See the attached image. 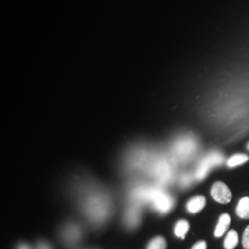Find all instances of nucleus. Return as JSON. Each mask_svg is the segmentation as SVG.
Listing matches in <instances>:
<instances>
[{
  "mask_svg": "<svg viewBox=\"0 0 249 249\" xmlns=\"http://www.w3.org/2000/svg\"><path fill=\"white\" fill-rule=\"evenodd\" d=\"M236 214L242 219H249V197L241 198L236 207Z\"/></svg>",
  "mask_w": 249,
  "mask_h": 249,
  "instance_id": "423d86ee",
  "label": "nucleus"
},
{
  "mask_svg": "<svg viewBox=\"0 0 249 249\" xmlns=\"http://www.w3.org/2000/svg\"><path fill=\"white\" fill-rule=\"evenodd\" d=\"M191 249H207V243L206 241H198Z\"/></svg>",
  "mask_w": 249,
  "mask_h": 249,
  "instance_id": "ddd939ff",
  "label": "nucleus"
},
{
  "mask_svg": "<svg viewBox=\"0 0 249 249\" xmlns=\"http://www.w3.org/2000/svg\"><path fill=\"white\" fill-rule=\"evenodd\" d=\"M211 195L213 197L214 200L222 204L229 203L232 197L231 190L223 182L214 183L211 190Z\"/></svg>",
  "mask_w": 249,
  "mask_h": 249,
  "instance_id": "f03ea898",
  "label": "nucleus"
},
{
  "mask_svg": "<svg viewBox=\"0 0 249 249\" xmlns=\"http://www.w3.org/2000/svg\"><path fill=\"white\" fill-rule=\"evenodd\" d=\"M223 160V157L221 155H210L208 156L203 162L200 164L196 172V178L198 180H201L205 178L207 173L211 166H213L215 164H220V161Z\"/></svg>",
  "mask_w": 249,
  "mask_h": 249,
  "instance_id": "7ed1b4c3",
  "label": "nucleus"
},
{
  "mask_svg": "<svg viewBox=\"0 0 249 249\" xmlns=\"http://www.w3.org/2000/svg\"><path fill=\"white\" fill-rule=\"evenodd\" d=\"M139 217H140V215L137 213V211H135L134 213H132V212L130 211L129 214L126 216V220H127L128 225L135 226L137 223H139Z\"/></svg>",
  "mask_w": 249,
  "mask_h": 249,
  "instance_id": "9b49d317",
  "label": "nucleus"
},
{
  "mask_svg": "<svg viewBox=\"0 0 249 249\" xmlns=\"http://www.w3.org/2000/svg\"><path fill=\"white\" fill-rule=\"evenodd\" d=\"M145 195L148 197H151V201L153 204V207L162 213H168L174 205L172 197L163 191L151 189V192L147 191Z\"/></svg>",
  "mask_w": 249,
  "mask_h": 249,
  "instance_id": "f257e3e1",
  "label": "nucleus"
},
{
  "mask_svg": "<svg viewBox=\"0 0 249 249\" xmlns=\"http://www.w3.org/2000/svg\"><path fill=\"white\" fill-rule=\"evenodd\" d=\"M38 249H50V248L46 244H40L39 247H38Z\"/></svg>",
  "mask_w": 249,
  "mask_h": 249,
  "instance_id": "4468645a",
  "label": "nucleus"
},
{
  "mask_svg": "<svg viewBox=\"0 0 249 249\" xmlns=\"http://www.w3.org/2000/svg\"><path fill=\"white\" fill-rule=\"evenodd\" d=\"M188 230H189V223L186 220H181V221H178L175 226V234L178 238L185 239Z\"/></svg>",
  "mask_w": 249,
  "mask_h": 249,
  "instance_id": "1a4fd4ad",
  "label": "nucleus"
},
{
  "mask_svg": "<svg viewBox=\"0 0 249 249\" xmlns=\"http://www.w3.org/2000/svg\"><path fill=\"white\" fill-rule=\"evenodd\" d=\"M167 243L162 236H157L149 243L147 249H166Z\"/></svg>",
  "mask_w": 249,
  "mask_h": 249,
  "instance_id": "9d476101",
  "label": "nucleus"
},
{
  "mask_svg": "<svg viewBox=\"0 0 249 249\" xmlns=\"http://www.w3.org/2000/svg\"><path fill=\"white\" fill-rule=\"evenodd\" d=\"M239 242V236L238 233L235 230H230L227 232L226 237L224 239V249H233L236 248Z\"/></svg>",
  "mask_w": 249,
  "mask_h": 249,
  "instance_id": "0eeeda50",
  "label": "nucleus"
},
{
  "mask_svg": "<svg viewBox=\"0 0 249 249\" xmlns=\"http://www.w3.org/2000/svg\"><path fill=\"white\" fill-rule=\"evenodd\" d=\"M206 205V198L203 196H196L188 200L187 210L190 213H197L203 210Z\"/></svg>",
  "mask_w": 249,
  "mask_h": 249,
  "instance_id": "39448f33",
  "label": "nucleus"
},
{
  "mask_svg": "<svg viewBox=\"0 0 249 249\" xmlns=\"http://www.w3.org/2000/svg\"><path fill=\"white\" fill-rule=\"evenodd\" d=\"M242 245L245 249H249V225L246 228L243 234V239H242Z\"/></svg>",
  "mask_w": 249,
  "mask_h": 249,
  "instance_id": "f8f14e48",
  "label": "nucleus"
},
{
  "mask_svg": "<svg viewBox=\"0 0 249 249\" xmlns=\"http://www.w3.org/2000/svg\"><path fill=\"white\" fill-rule=\"evenodd\" d=\"M249 156L244 153H238V154H234L231 156L228 160H227V166L228 167H236L242 165L244 163H246L247 161H249Z\"/></svg>",
  "mask_w": 249,
  "mask_h": 249,
  "instance_id": "6e6552de",
  "label": "nucleus"
},
{
  "mask_svg": "<svg viewBox=\"0 0 249 249\" xmlns=\"http://www.w3.org/2000/svg\"><path fill=\"white\" fill-rule=\"evenodd\" d=\"M230 223H231L230 215L227 213L222 214L220 219H219V222L217 223L215 231H214L215 237H217V238L222 237L223 234L226 232V231L228 230V228L230 226Z\"/></svg>",
  "mask_w": 249,
  "mask_h": 249,
  "instance_id": "20e7f679",
  "label": "nucleus"
},
{
  "mask_svg": "<svg viewBox=\"0 0 249 249\" xmlns=\"http://www.w3.org/2000/svg\"><path fill=\"white\" fill-rule=\"evenodd\" d=\"M248 149H249V144H248Z\"/></svg>",
  "mask_w": 249,
  "mask_h": 249,
  "instance_id": "dca6fc26",
  "label": "nucleus"
},
{
  "mask_svg": "<svg viewBox=\"0 0 249 249\" xmlns=\"http://www.w3.org/2000/svg\"><path fill=\"white\" fill-rule=\"evenodd\" d=\"M18 249H31L27 245H20L19 247H18Z\"/></svg>",
  "mask_w": 249,
  "mask_h": 249,
  "instance_id": "2eb2a0df",
  "label": "nucleus"
}]
</instances>
